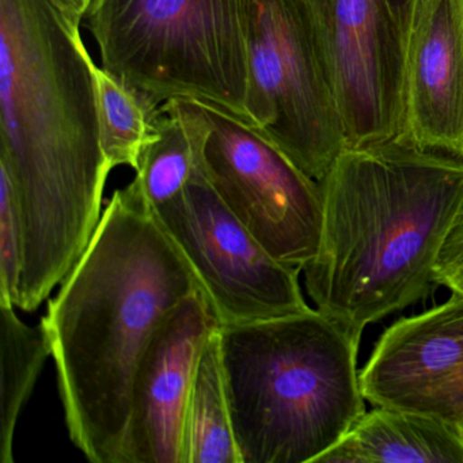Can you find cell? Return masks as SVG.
Returning a JSON list of instances; mask_svg holds the SVG:
<instances>
[{"instance_id":"9","label":"cell","mask_w":463,"mask_h":463,"mask_svg":"<svg viewBox=\"0 0 463 463\" xmlns=\"http://www.w3.org/2000/svg\"><path fill=\"white\" fill-rule=\"evenodd\" d=\"M348 147L395 139L416 0H308Z\"/></svg>"},{"instance_id":"20","label":"cell","mask_w":463,"mask_h":463,"mask_svg":"<svg viewBox=\"0 0 463 463\" xmlns=\"http://www.w3.org/2000/svg\"><path fill=\"white\" fill-rule=\"evenodd\" d=\"M72 23L82 25L90 0H52Z\"/></svg>"},{"instance_id":"10","label":"cell","mask_w":463,"mask_h":463,"mask_svg":"<svg viewBox=\"0 0 463 463\" xmlns=\"http://www.w3.org/2000/svg\"><path fill=\"white\" fill-rule=\"evenodd\" d=\"M373 406L463 421V297L403 317L376 341L360 371Z\"/></svg>"},{"instance_id":"5","label":"cell","mask_w":463,"mask_h":463,"mask_svg":"<svg viewBox=\"0 0 463 463\" xmlns=\"http://www.w3.org/2000/svg\"><path fill=\"white\" fill-rule=\"evenodd\" d=\"M101 67L158 109L172 99L249 123L248 0H90Z\"/></svg>"},{"instance_id":"19","label":"cell","mask_w":463,"mask_h":463,"mask_svg":"<svg viewBox=\"0 0 463 463\" xmlns=\"http://www.w3.org/2000/svg\"><path fill=\"white\" fill-rule=\"evenodd\" d=\"M433 281L463 297V210L441 243L433 265Z\"/></svg>"},{"instance_id":"3","label":"cell","mask_w":463,"mask_h":463,"mask_svg":"<svg viewBox=\"0 0 463 463\" xmlns=\"http://www.w3.org/2000/svg\"><path fill=\"white\" fill-rule=\"evenodd\" d=\"M319 186L306 291L319 313L363 335L435 286L436 257L463 210V161L387 140L346 147Z\"/></svg>"},{"instance_id":"4","label":"cell","mask_w":463,"mask_h":463,"mask_svg":"<svg viewBox=\"0 0 463 463\" xmlns=\"http://www.w3.org/2000/svg\"><path fill=\"white\" fill-rule=\"evenodd\" d=\"M362 335L311 308L219 326L241 463H316L365 411Z\"/></svg>"},{"instance_id":"6","label":"cell","mask_w":463,"mask_h":463,"mask_svg":"<svg viewBox=\"0 0 463 463\" xmlns=\"http://www.w3.org/2000/svg\"><path fill=\"white\" fill-rule=\"evenodd\" d=\"M249 123L317 183L348 147L308 0H248Z\"/></svg>"},{"instance_id":"12","label":"cell","mask_w":463,"mask_h":463,"mask_svg":"<svg viewBox=\"0 0 463 463\" xmlns=\"http://www.w3.org/2000/svg\"><path fill=\"white\" fill-rule=\"evenodd\" d=\"M395 139L463 161V0H416Z\"/></svg>"},{"instance_id":"13","label":"cell","mask_w":463,"mask_h":463,"mask_svg":"<svg viewBox=\"0 0 463 463\" xmlns=\"http://www.w3.org/2000/svg\"><path fill=\"white\" fill-rule=\"evenodd\" d=\"M316 463H463L462 427L373 406Z\"/></svg>"},{"instance_id":"15","label":"cell","mask_w":463,"mask_h":463,"mask_svg":"<svg viewBox=\"0 0 463 463\" xmlns=\"http://www.w3.org/2000/svg\"><path fill=\"white\" fill-rule=\"evenodd\" d=\"M183 463H241L222 370L219 327L210 335L186 405Z\"/></svg>"},{"instance_id":"11","label":"cell","mask_w":463,"mask_h":463,"mask_svg":"<svg viewBox=\"0 0 463 463\" xmlns=\"http://www.w3.org/2000/svg\"><path fill=\"white\" fill-rule=\"evenodd\" d=\"M218 327L200 289L158 327L135 371L120 463H183L189 394L205 343Z\"/></svg>"},{"instance_id":"8","label":"cell","mask_w":463,"mask_h":463,"mask_svg":"<svg viewBox=\"0 0 463 463\" xmlns=\"http://www.w3.org/2000/svg\"><path fill=\"white\" fill-rule=\"evenodd\" d=\"M200 105L210 128L202 158L208 183L273 259L303 269L321 241L319 183L248 121Z\"/></svg>"},{"instance_id":"2","label":"cell","mask_w":463,"mask_h":463,"mask_svg":"<svg viewBox=\"0 0 463 463\" xmlns=\"http://www.w3.org/2000/svg\"><path fill=\"white\" fill-rule=\"evenodd\" d=\"M199 288L132 181L116 189L42 321L72 443L120 463L135 371L165 319Z\"/></svg>"},{"instance_id":"14","label":"cell","mask_w":463,"mask_h":463,"mask_svg":"<svg viewBox=\"0 0 463 463\" xmlns=\"http://www.w3.org/2000/svg\"><path fill=\"white\" fill-rule=\"evenodd\" d=\"M208 129L199 101L172 99L158 108L134 180L150 208L184 191L202 165Z\"/></svg>"},{"instance_id":"21","label":"cell","mask_w":463,"mask_h":463,"mask_svg":"<svg viewBox=\"0 0 463 463\" xmlns=\"http://www.w3.org/2000/svg\"><path fill=\"white\" fill-rule=\"evenodd\" d=\"M460 427H462V430H463V421H462V424H460Z\"/></svg>"},{"instance_id":"16","label":"cell","mask_w":463,"mask_h":463,"mask_svg":"<svg viewBox=\"0 0 463 463\" xmlns=\"http://www.w3.org/2000/svg\"><path fill=\"white\" fill-rule=\"evenodd\" d=\"M15 306L0 302V462L13 463L21 411L36 386L52 345L44 322L28 325Z\"/></svg>"},{"instance_id":"7","label":"cell","mask_w":463,"mask_h":463,"mask_svg":"<svg viewBox=\"0 0 463 463\" xmlns=\"http://www.w3.org/2000/svg\"><path fill=\"white\" fill-rule=\"evenodd\" d=\"M151 211L191 267L219 326L311 310L300 288L302 269L265 250L208 183L202 165L177 197Z\"/></svg>"},{"instance_id":"18","label":"cell","mask_w":463,"mask_h":463,"mask_svg":"<svg viewBox=\"0 0 463 463\" xmlns=\"http://www.w3.org/2000/svg\"><path fill=\"white\" fill-rule=\"evenodd\" d=\"M23 257V224L14 189L0 170V302L17 303Z\"/></svg>"},{"instance_id":"17","label":"cell","mask_w":463,"mask_h":463,"mask_svg":"<svg viewBox=\"0 0 463 463\" xmlns=\"http://www.w3.org/2000/svg\"><path fill=\"white\" fill-rule=\"evenodd\" d=\"M93 72L105 156L112 169L129 166L137 170L158 109L121 85L102 67L94 64Z\"/></svg>"},{"instance_id":"1","label":"cell","mask_w":463,"mask_h":463,"mask_svg":"<svg viewBox=\"0 0 463 463\" xmlns=\"http://www.w3.org/2000/svg\"><path fill=\"white\" fill-rule=\"evenodd\" d=\"M80 29L52 0H0V170L23 224L15 307L28 313L88 249L113 170Z\"/></svg>"}]
</instances>
